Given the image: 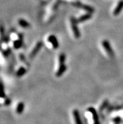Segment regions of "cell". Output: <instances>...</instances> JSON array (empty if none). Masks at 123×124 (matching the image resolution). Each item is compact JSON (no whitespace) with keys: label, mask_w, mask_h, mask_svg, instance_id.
<instances>
[{"label":"cell","mask_w":123,"mask_h":124,"mask_svg":"<svg viewBox=\"0 0 123 124\" xmlns=\"http://www.w3.org/2000/svg\"><path fill=\"white\" fill-rule=\"evenodd\" d=\"M87 113L89 114V116H91V119L89 120L90 124H100L98 114L94 108L93 107L88 108Z\"/></svg>","instance_id":"6da1fadb"},{"label":"cell","mask_w":123,"mask_h":124,"mask_svg":"<svg viewBox=\"0 0 123 124\" xmlns=\"http://www.w3.org/2000/svg\"><path fill=\"white\" fill-rule=\"evenodd\" d=\"M77 19L75 18L74 17H71L70 18V24H71V28H72V30L73 31V35L77 39L80 37L81 34L79 30L78 26H77Z\"/></svg>","instance_id":"7a4b0ae2"},{"label":"cell","mask_w":123,"mask_h":124,"mask_svg":"<svg viewBox=\"0 0 123 124\" xmlns=\"http://www.w3.org/2000/svg\"><path fill=\"white\" fill-rule=\"evenodd\" d=\"M72 5L73 6H75L76 8H80V9H82L84 11H86L87 13H92L94 12L95 9L93 7H92L91 6H89V5H84L83 3H80V2L77 1V2H72Z\"/></svg>","instance_id":"3957f363"},{"label":"cell","mask_w":123,"mask_h":124,"mask_svg":"<svg viewBox=\"0 0 123 124\" xmlns=\"http://www.w3.org/2000/svg\"><path fill=\"white\" fill-rule=\"evenodd\" d=\"M102 46L109 56L112 57L114 55V51L112 50V47H111L110 43L109 42V41H108L107 40H104L102 42Z\"/></svg>","instance_id":"277c9868"},{"label":"cell","mask_w":123,"mask_h":124,"mask_svg":"<svg viewBox=\"0 0 123 124\" xmlns=\"http://www.w3.org/2000/svg\"><path fill=\"white\" fill-rule=\"evenodd\" d=\"M42 46H43V42L42 41H40V42H38L36 43V46H35L34 48L33 49V50H31V52H30V55H29V58L30 59H33V57L36 56V55L37 54V53L40 51L41 49H42Z\"/></svg>","instance_id":"5b68a950"},{"label":"cell","mask_w":123,"mask_h":124,"mask_svg":"<svg viewBox=\"0 0 123 124\" xmlns=\"http://www.w3.org/2000/svg\"><path fill=\"white\" fill-rule=\"evenodd\" d=\"M72 115H73V120H74L75 124H83L81 117H80V113L77 109H74L73 110Z\"/></svg>","instance_id":"8992f818"},{"label":"cell","mask_w":123,"mask_h":124,"mask_svg":"<svg viewBox=\"0 0 123 124\" xmlns=\"http://www.w3.org/2000/svg\"><path fill=\"white\" fill-rule=\"evenodd\" d=\"M48 42L51 44L52 47L54 49H57L58 47H59V44L57 40V39L55 35H51L48 37Z\"/></svg>","instance_id":"52a82bcc"},{"label":"cell","mask_w":123,"mask_h":124,"mask_svg":"<svg viewBox=\"0 0 123 124\" xmlns=\"http://www.w3.org/2000/svg\"><path fill=\"white\" fill-rule=\"evenodd\" d=\"M23 44V35L22 33L19 34L18 39L13 42V47L15 49H18L22 47Z\"/></svg>","instance_id":"ba28073f"},{"label":"cell","mask_w":123,"mask_h":124,"mask_svg":"<svg viewBox=\"0 0 123 124\" xmlns=\"http://www.w3.org/2000/svg\"><path fill=\"white\" fill-rule=\"evenodd\" d=\"M123 9V0H121V1H119L118 4H117V5L115 8L114 10L113 11V15H114V16L118 15L121 12Z\"/></svg>","instance_id":"9c48e42d"},{"label":"cell","mask_w":123,"mask_h":124,"mask_svg":"<svg viewBox=\"0 0 123 124\" xmlns=\"http://www.w3.org/2000/svg\"><path fill=\"white\" fill-rule=\"evenodd\" d=\"M92 13H87L86 14H84L83 15H82L81 16H80L79 18L77 19V22H78V23H82V22L89 20V19H90L92 18Z\"/></svg>","instance_id":"30bf717a"},{"label":"cell","mask_w":123,"mask_h":124,"mask_svg":"<svg viewBox=\"0 0 123 124\" xmlns=\"http://www.w3.org/2000/svg\"><path fill=\"white\" fill-rule=\"evenodd\" d=\"M66 70H67V66L65 64L62 65H60V66H59L58 68V70L56 72L55 76L58 78L60 77V76H62V74H64V72H65Z\"/></svg>","instance_id":"8fae6325"},{"label":"cell","mask_w":123,"mask_h":124,"mask_svg":"<svg viewBox=\"0 0 123 124\" xmlns=\"http://www.w3.org/2000/svg\"><path fill=\"white\" fill-rule=\"evenodd\" d=\"M24 108H25V105L23 102L18 103V105L16 106V112L18 114H22L23 113L24 110Z\"/></svg>","instance_id":"7c38bea8"},{"label":"cell","mask_w":123,"mask_h":124,"mask_svg":"<svg viewBox=\"0 0 123 124\" xmlns=\"http://www.w3.org/2000/svg\"><path fill=\"white\" fill-rule=\"evenodd\" d=\"M18 22L19 25L23 27V28H28V27H30V23L25 20H23V19H19Z\"/></svg>","instance_id":"4fadbf2b"},{"label":"cell","mask_w":123,"mask_h":124,"mask_svg":"<svg viewBox=\"0 0 123 124\" xmlns=\"http://www.w3.org/2000/svg\"><path fill=\"white\" fill-rule=\"evenodd\" d=\"M111 124H123V119L119 116H116L111 119Z\"/></svg>","instance_id":"5bb4252c"},{"label":"cell","mask_w":123,"mask_h":124,"mask_svg":"<svg viewBox=\"0 0 123 124\" xmlns=\"http://www.w3.org/2000/svg\"><path fill=\"white\" fill-rule=\"evenodd\" d=\"M66 60V55L64 53L60 54L59 56H58V63H59V66L65 64Z\"/></svg>","instance_id":"9a60e30c"},{"label":"cell","mask_w":123,"mask_h":124,"mask_svg":"<svg viewBox=\"0 0 123 124\" xmlns=\"http://www.w3.org/2000/svg\"><path fill=\"white\" fill-rule=\"evenodd\" d=\"M26 72H27L26 68H25L24 67H20L16 72V75L18 77H21V76H23Z\"/></svg>","instance_id":"2e32d148"},{"label":"cell","mask_w":123,"mask_h":124,"mask_svg":"<svg viewBox=\"0 0 123 124\" xmlns=\"http://www.w3.org/2000/svg\"><path fill=\"white\" fill-rule=\"evenodd\" d=\"M108 105V100H105L102 102V103L101 105V107H99V112H101V113H102V112L103 110H104L105 108H106Z\"/></svg>","instance_id":"e0dca14e"},{"label":"cell","mask_w":123,"mask_h":124,"mask_svg":"<svg viewBox=\"0 0 123 124\" xmlns=\"http://www.w3.org/2000/svg\"><path fill=\"white\" fill-rule=\"evenodd\" d=\"M20 59L21 61H22V62H23L24 63H25L26 64L28 65V62H27V61H26V59H25V56H24V55H23V54H20Z\"/></svg>","instance_id":"ac0fdd59"},{"label":"cell","mask_w":123,"mask_h":124,"mask_svg":"<svg viewBox=\"0 0 123 124\" xmlns=\"http://www.w3.org/2000/svg\"><path fill=\"white\" fill-rule=\"evenodd\" d=\"M10 103H11V100H9V98H6V100H5V105H9Z\"/></svg>","instance_id":"d6986e66"}]
</instances>
